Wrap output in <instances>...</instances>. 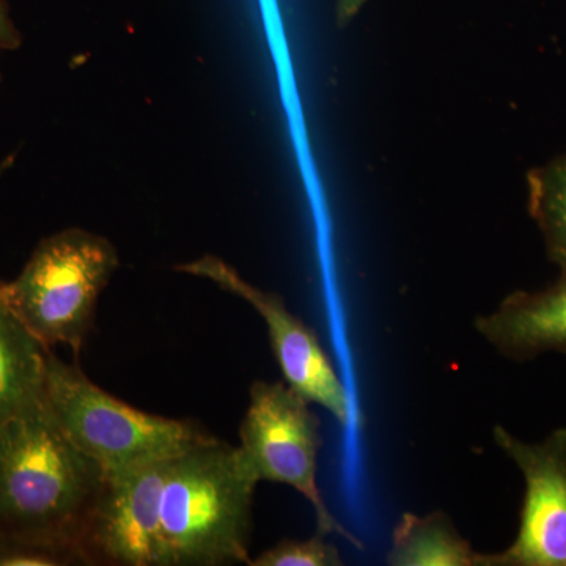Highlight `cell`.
Returning <instances> with one entry per match:
<instances>
[{"label":"cell","mask_w":566,"mask_h":566,"mask_svg":"<svg viewBox=\"0 0 566 566\" xmlns=\"http://www.w3.org/2000/svg\"><path fill=\"white\" fill-rule=\"evenodd\" d=\"M48 352L0 300V430L46 400Z\"/></svg>","instance_id":"30bf717a"},{"label":"cell","mask_w":566,"mask_h":566,"mask_svg":"<svg viewBox=\"0 0 566 566\" xmlns=\"http://www.w3.org/2000/svg\"><path fill=\"white\" fill-rule=\"evenodd\" d=\"M46 403L66 438L106 474L181 455L214 436L189 420L150 415L118 400L54 353L46 357Z\"/></svg>","instance_id":"277c9868"},{"label":"cell","mask_w":566,"mask_h":566,"mask_svg":"<svg viewBox=\"0 0 566 566\" xmlns=\"http://www.w3.org/2000/svg\"><path fill=\"white\" fill-rule=\"evenodd\" d=\"M494 441L526 482L516 539L497 554H482V566H566V428L527 444L504 427Z\"/></svg>","instance_id":"ba28073f"},{"label":"cell","mask_w":566,"mask_h":566,"mask_svg":"<svg viewBox=\"0 0 566 566\" xmlns=\"http://www.w3.org/2000/svg\"><path fill=\"white\" fill-rule=\"evenodd\" d=\"M174 458L106 474L82 539L85 564L170 566L161 499Z\"/></svg>","instance_id":"8992f818"},{"label":"cell","mask_w":566,"mask_h":566,"mask_svg":"<svg viewBox=\"0 0 566 566\" xmlns=\"http://www.w3.org/2000/svg\"><path fill=\"white\" fill-rule=\"evenodd\" d=\"M311 401L286 382L255 381L240 427L241 455L259 482L282 483L303 494L315 512L316 531L364 545L331 513L319 491V419Z\"/></svg>","instance_id":"5b68a950"},{"label":"cell","mask_w":566,"mask_h":566,"mask_svg":"<svg viewBox=\"0 0 566 566\" xmlns=\"http://www.w3.org/2000/svg\"><path fill=\"white\" fill-rule=\"evenodd\" d=\"M392 566H482V554L472 549L444 512L427 516L403 513L394 528L387 554Z\"/></svg>","instance_id":"8fae6325"},{"label":"cell","mask_w":566,"mask_h":566,"mask_svg":"<svg viewBox=\"0 0 566 566\" xmlns=\"http://www.w3.org/2000/svg\"><path fill=\"white\" fill-rule=\"evenodd\" d=\"M259 483L240 449L218 438L175 457L161 499L169 565H249Z\"/></svg>","instance_id":"7a4b0ae2"},{"label":"cell","mask_w":566,"mask_h":566,"mask_svg":"<svg viewBox=\"0 0 566 566\" xmlns=\"http://www.w3.org/2000/svg\"><path fill=\"white\" fill-rule=\"evenodd\" d=\"M251 566H340V553L327 535L316 531L307 539H282L277 545L251 558Z\"/></svg>","instance_id":"4fadbf2b"},{"label":"cell","mask_w":566,"mask_h":566,"mask_svg":"<svg viewBox=\"0 0 566 566\" xmlns=\"http://www.w3.org/2000/svg\"><path fill=\"white\" fill-rule=\"evenodd\" d=\"M106 472L55 422L46 400L0 430V538L40 543L80 558Z\"/></svg>","instance_id":"6da1fadb"},{"label":"cell","mask_w":566,"mask_h":566,"mask_svg":"<svg viewBox=\"0 0 566 566\" xmlns=\"http://www.w3.org/2000/svg\"><path fill=\"white\" fill-rule=\"evenodd\" d=\"M367 2L368 0H337V3H335V20H337L338 28L348 25Z\"/></svg>","instance_id":"2e32d148"},{"label":"cell","mask_w":566,"mask_h":566,"mask_svg":"<svg viewBox=\"0 0 566 566\" xmlns=\"http://www.w3.org/2000/svg\"><path fill=\"white\" fill-rule=\"evenodd\" d=\"M528 211L538 223L551 262L566 273V155L528 174Z\"/></svg>","instance_id":"7c38bea8"},{"label":"cell","mask_w":566,"mask_h":566,"mask_svg":"<svg viewBox=\"0 0 566 566\" xmlns=\"http://www.w3.org/2000/svg\"><path fill=\"white\" fill-rule=\"evenodd\" d=\"M82 565L80 558L59 547L21 539L0 538V566Z\"/></svg>","instance_id":"5bb4252c"},{"label":"cell","mask_w":566,"mask_h":566,"mask_svg":"<svg viewBox=\"0 0 566 566\" xmlns=\"http://www.w3.org/2000/svg\"><path fill=\"white\" fill-rule=\"evenodd\" d=\"M118 268L107 238L66 229L44 238L0 300L44 348L80 352L92 333L96 305Z\"/></svg>","instance_id":"3957f363"},{"label":"cell","mask_w":566,"mask_h":566,"mask_svg":"<svg viewBox=\"0 0 566 566\" xmlns=\"http://www.w3.org/2000/svg\"><path fill=\"white\" fill-rule=\"evenodd\" d=\"M476 331L513 360L539 354H566V273L543 292H516L506 296L493 314L480 316Z\"/></svg>","instance_id":"9c48e42d"},{"label":"cell","mask_w":566,"mask_h":566,"mask_svg":"<svg viewBox=\"0 0 566 566\" xmlns=\"http://www.w3.org/2000/svg\"><path fill=\"white\" fill-rule=\"evenodd\" d=\"M178 273L207 279L223 292L241 297L262 316L270 335L271 348L286 385L323 406L340 423L349 422L348 392L324 352L314 329L286 307L281 294L266 292L241 277L229 263L214 255H205L175 268Z\"/></svg>","instance_id":"52a82bcc"},{"label":"cell","mask_w":566,"mask_h":566,"mask_svg":"<svg viewBox=\"0 0 566 566\" xmlns=\"http://www.w3.org/2000/svg\"><path fill=\"white\" fill-rule=\"evenodd\" d=\"M22 36L10 17L9 3L0 0V51H13L21 46Z\"/></svg>","instance_id":"9a60e30c"}]
</instances>
